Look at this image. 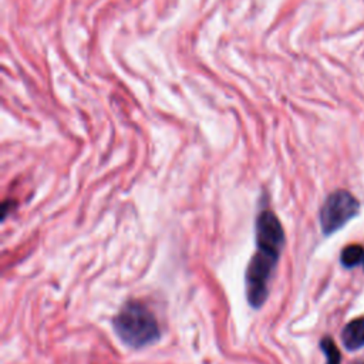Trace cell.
Segmentation results:
<instances>
[{"mask_svg":"<svg viewBox=\"0 0 364 364\" xmlns=\"http://www.w3.org/2000/svg\"><path fill=\"white\" fill-rule=\"evenodd\" d=\"M343 346L348 351L364 347V316L348 321L341 331Z\"/></svg>","mask_w":364,"mask_h":364,"instance_id":"cell-4","label":"cell"},{"mask_svg":"<svg viewBox=\"0 0 364 364\" xmlns=\"http://www.w3.org/2000/svg\"><path fill=\"white\" fill-rule=\"evenodd\" d=\"M354 364H364L363 361H357V363H354Z\"/></svg>","mask_w":364,"mask_h":364,"instance_id":"cell-7","label":"cell"},{"mask_svg":"<svg viewBox=\"0 0 364 364\" xmlns=\"http://www.w3.org/2000/svg\"><path fill=\"white\" fill-rule=\"evenodd\" d=\"M117 336L129 347H144L159 338V326L152 311L141 301H128L112 321Z\"/></svg>","mask_w":364,"mask_h":364,"instance_id":"cell-2","label":"cell"},{"mask_svg":"<svg viewBox=\"0 0 364 364\" xmlns=\"http://www.w3.org/2000/svg\"><path fill=\"white\" fill-rule=\"evenodd\" d=\"M360 212V202L344 189L331 192L320 210V226L323 235L328 236L347 225Z\"/></svg>","mask_w":364,"mask_h":364,"instance_id":"cell-3","label":"cell"},{"mask_svg":"<svg viewBox=\"0 0 364 364\" xmlns=\"http://www.w3.org/2000/svg\"><path fill=\"white\" fill-rule=\"evenodd\" d=\"M257 250L246 270V294L253 307H260L269 294V282L284 245V232L270 210H263L256 220Z\"/></svg>","mask_w":364,"mask_h":364,"instance_id":"cell-1","label":"cell"},{"mask_svg":"<svg viewBox=\"0 0 364 364\" xmlns=\"http://www.w3.org/2000/svg\"><path fill=\"white\" fill-rule=\"evenodd\" d=\"M320 348L324 353L326 364H341V354L331 337H323L320 340Z\"/></svg>","mask_w":364,"mask_h":364,"instance_id":"cell-6","label":"cell"},{"mask_svg":"<svg viewBox=\"0 0 364 364\" xmlns=\"http://www.w3.org/2000/svg\"><path fill=\"white\" fill-rule=\"evenodd\" d=\"M340 262L344 267L353 269L354 266L364 262V247L361 245H348L341 250Z\"/></svg>","mask_w":364,"mask_h":364,"instance_id":"cell-5","label":"cell"}]
</instances>
